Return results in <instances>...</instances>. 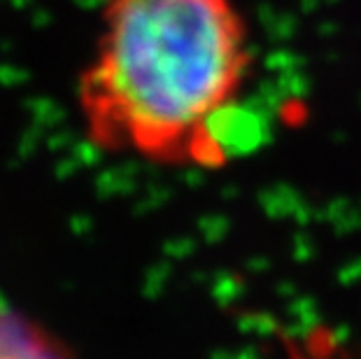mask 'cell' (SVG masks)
Listing matches in <instances>:
<instances>
[{"label":"cell","mask_w":361,"mask_h":359,"mask_svg":"<svg viewBox=\"0 0 361 359\" xmlns=\"http://www.w3.org/2000/svg\"><path fill=\"white\" fill-rule=\"evenodd\" d=\"M250 66L238 0H103L96 54L80 78L89 138L161 164H219V114Z\"/></svg>","instance_id":"obj_1"},{"label":"cell","mask_w":361,"mask_h":359,"mask_svg":"<svg viewBox=\"0 0 361 359\" xmlns=\"http://www.w3.org/2000/svg\"><path fill=\"white\" fill-rule=\"evenodd\" d=\"M0 359H68V355L35 324L0 310Z\"/></svg>","instance_id":"obj_2"}]
</instances>
